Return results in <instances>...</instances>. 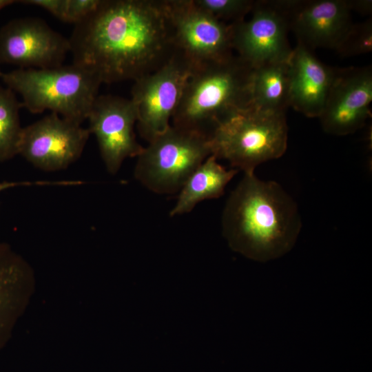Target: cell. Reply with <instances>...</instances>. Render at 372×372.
Listing matches in <instances>:
<instances>
[{
    "label": "cell",
    "instance_id": "obj_1",
    "mask_svg": "<svg viewBox=\"0 0 372 372\" xmlns=\"http://www.w3.org/2000/svg\"><path fill=\"white\" fill-rule=\"evenodd\" d=\"M69 41L72 63L102 83L134 81L177 50L167 0H101L74 25Z\"/></svg>",
    "mask_w": 372,
    "mask_h": 372
},
{
    "label": "cell",
    "instance_id": "obj_2",
    "mask_svg": "<svg viewBox=\"0 0 372 372\" xmlns=\"http://www.w3.org/2000/svg\"><path fill=\"white\" fill-rule=\"evenodd\" d=\"M221 225L234 251L267 262L293 248L302 221L297 203L280 184L252 173L244 174L227 198Z\"/></svg>",
    "mask_w": 372,
    "mask_h": 372
},
{
    "label": "cell",
    "instance_id": "obj_3",
    "mask_svg": "<svg viewBox=\"0 0 372 372\" xmlns=\"http://www.w3.org/2000/svg\"><path fill=\"white\" fill-rule=\"evenodd\" d=\"M253 68L238 55L195 65L172 125L209 135L229 112L250 105Z\"/></svg>",
    "mask_w": 372,
    "mask_h": 372
},
{
    "label": "cell",
    "instance_id": "obj_4",
    "mask_svg": "<svg viewBox=\"0 0 372 372\" xmlns=\"http://www.w3.org/2000/svg\"><path fill=\"white\" fill-rule=\"evenodd\" d=\"M286 112L251 106L235 110L220 119L209 135L211 155L227 161L244 174L277 159L287 147Z\"/></svg>",
    "mask_w": 372,
    "mask_h": 372
},
{
    "label": "cell",
    "instance_id": "obj_5",
    "mask_svg": "<svg viewBox=\"0 0 372 372\" xmlns=\"http://www.w3.org/2000/svg\"><path fill=\"white\" fill-rule=\"evenodd\" d=\"M7 87L21 96L33 114L50 110L79 124L87 118L102 83L74 63L50 68H19L2 73Z\"/></svg>",
    "mask_w": 372,
    "mask_h": 372
},
{
    "label": "cell",
    "instance_id": "obj_6",
    "mask_svg": "<svg viewBox=\"0 0 372 372\" xmlns=\"http://www.w3.org/2000/svg\"><path fill=\"white\" fill-rule=\"evenodd\" d=\"M211 155L207 135L170 125L143 147L136 157L134 175L154 193L173 194Z\"/></svg>",
    "mask_w": 372,
    "mask_h": 372
},
{
    "label": "cell",
    "instance_id": "obj_7",
    "mask_svg": "<svg viewBox=\"0 0 372 372\" xmlns=\"http://www.w3.org/2000/svg\"><path fill=\"white\" fill-rule=\"evenodd\" d=\"M194 67L177 49L161 68L134 81L130 99L136 110L138 132L148 143L170 126Z\"/></svg>",
    "mask_w": 372,
    "mask_h": 372
},
{
    "label": "cell",
    "instance_id": "obj_8",
    "mask_svg": "<svg viewBox=\"0 0 372 372\" xmlns=\"http://www.w3.org/2000/svg\"><path fill=\"white\" fill-rule=\"evenodd\" d=\"M295 1H255L251 17L231 25L233 50L244 61L256 68L288 61L293 48L287 34L289 14Z\"/></svg>",
    "mask_w": 372,
    "mask_h": 372
},
{
    "label": "cell",
    "instance_id": "obj_9",
    "mask_svg": "<svg viewBox=\"0 0 372 372\" xmlns=\"http://www.w3.org/2000/svg\"><path fill=\"white\" fill-rule=\"evenodd\" d=\"M90 135L87 128L52 112L23 127L19 154L41 170L64 169L80 158Z\"/></svg>",
    "mask_w": 372,
    "mask_h": 372
},
{
    "label": "cell",
    "instance_id": "obj_10",
    "mask_svg": "<svg viewBox=\"0 0 372 372\" xmlns=\"http://www.w3.org/2000/svg\"><path fill=\"white\" fill-rule=\"evenodd\" d=\"M176 48L195 65L233 54L231 25L197 7L193 0H167Z\"/></svg>",
    "mask_w": 372,
    "mask_h": 372
},
{
    "label": "cell",
    "instance_id": "obj_11",
    "mask_svg": "<svg viewBox=\"0 0 372 372\" xmlns=\"http://www.w3.org/2000/svg\"><path fill=\"white\" fill-rule=\"evenodd\" d=\"M70 52L69 39L39 18L14 19L0 29V63L19 68H50L63 65Z\"/></svg>",
    "mask_w": 372,
    "mask_h": 372
},
{
    "label": "cell",
    "instance_id": "obj_12",
    "mask_svg": "<svg viewBox=\"0 0 372 372\" xmlns=\"http://www.w3.org/2000/svg\"><path fill=\"white\" fill-rule=\"evenodd\" d=\"M107 170L115 174L127 158L137 157L143 147L134 131L137 112L131 99L99 95L87 118Z\"/></svg>",
    "mask_w": 372,
    "mask_h": 372
},
{
    "label": "cell",
    "instance_id": "obj_13",
    "mask_svg": "<svg viewBox=\"0 0 372 372\" xmlns=\"http://www.w3.org/2000/svg\"><path fill=\"white\" fill-rule=\"evenodd\" d=\"M371 66L336 69L323 110L319 116L323 130L345 136L362 127L371 116Z\"/></svg>",
    "mask_w": 372,
    "mask_h": 372
},
{
    "label": "cell",
    "instance_id": "obj_14",
    "mask_svg": "<svg viewBox=\"0 0 372 372\" xmlns=\"http://www.w3.org/2000/svg\"><path fill=\"white\" fill-rule=\"evenodd\" d=\"M347 0L296 1L290 12L289 26L298 42L313 50H335L353 23Z\"/></svg>",
    "mask_w": 372,
    "mask_h": 372
},
{
    "label": "cell",
    "instance_id": "obj_15",
    "mask_svg": "<svg viewBox=\"0 0 372 372\" xmlns=\"http://www.w3.org/2000/svg\"><path fill=\"white\" fill-rule=\"evenodd\" d=\"M289 106L304 116L319 118L330 91L335 70L322 63L298 42L288 61Z\"/></svg>",
    "mask_w": 372,
    "mask_h": 372
},
{
    "label": "cell",
    "instance_id": "obj_16",
    "mask_svg": "<svg viewBox=\"0 0 372 372\" xmlns=\"http://www.w3.org/2000/svg\"><path fill=\"white\" fill-rule=\"evenodd\" d=\"M239 171L227 169L211 155L189 176L180 190L170 216L190 212L200 202L218 198L223 195L227 185Z\"/></svg>",
    "mask_w": 372,
    "mask_h": 372
},
{
    "label": "cell",
    "instance_id": "obj_17",
    "mask_svg": "<svg viewBox=\"0 0 372 372\" xmlns=\"http://www.w3.org/2000/svg\"><path fill=\"white\" fill-rule=\"evenodd\" d=\"M288 61L253 68L249 106L263 110L286 112L289 107Z\"/></svg>",
    "mask_w": 372,
    "mask_h": 372
},
{
    "label": "cell",
    "instance_id": "obj_18",
    "mask_svg": "<svg viewBox=\"0 0 372 372\" xmlns=\"http://www.w3.org/2000/svg\"><path fill=\"white\" fill-rule=\"evenodd\" d=\"M22 107L14 92L0 86V162L19 154L23 127L20 124L19 110Z\"/></svg>",
    "mask_w": 372,
    "mask_h": 372
},
{
    "label": "cell",
    "instance_id": "obj_19",
    "mask_svg": "<svg viewBox=\"0 0 372 372\" xmlns=\"http://www.w3.org/2000/svg\"><path fill=\"white\" fill-rule=\"evenodd\" d=\"M21 270L19 258L7 246L0 244V335L10 321L12 291Z\"/></svg>",
    "mask_w": 372,
    "mask_h": 372
},
{
    "label": "cell",
    "instance_id": "obj_20",
    "mask_svg": "<svg viewBox=\"0 0 372 372\" xmlns=\"http://www.w3.org/2000/svg\"><path fill=\"white\" fill-rule=\"evenodd\" d=\"M194 4L216 19L228 23L245 19L254 7L251 0H193ZM229 24V23H228Z\"/></svg>",
    "mask_w": 372,
    "mask_h": 372
},
{
    "label": "cell",
    "instance_id": "obj_21",
    "mask_svg": "<svg viewBox=\"0 0 372 372\" xmlns=\"http://www.w3.org/2000/svg\"><path fill=\"white\" fill-rule=\"evenodd\" d=\"M372 50V23L368 19L364 23L353 24L343 41L336 49L343 56H355Z\"/></svg>",
    "mask_w": 372,
    "mask_h": 372
},
{
    "label": "cell",
    "instance_id": "obj_22",
    "mask_svg": "<svg viewBox=\"0 0 372 372\" xmlns=\"http://www.w3.org/2000/svg\"><path fill=\"white\" fill-rule=\"evenodd\" d=\"M101 0H68V8L65 22L79 23L99 6Z\"/></svg>",
    "mask_w": 372,
    "mask_h": 372
},
{
    "label": "cell",
    "instance_id": "obj_23",
    "mask_svg": "<svg viewBox=\"0 0 372 372\" xmlns=\"http://www.w3.org/2000/svg\"><path fill=\"white\" fill-rule=\"evenodd\" d=\"M19 2L41 7L65 22L68 0H24Z\"/></svg>",
    "mask_w": 372,
    "mask_h": 372
},
{
    "label": "cell",
    "instance_id": "obj_24",
    "mask_svg": "<svg viewBox=\"0 0 372 372\" xmlns=\"http://www.w3.org/2000/svg\"><path fill=\"white\" fill-rule=\"evenodd\" d=\"M76 180H60V181H1L0 182V194L4 190L22 186L32 185H76Z\"/></svg>",
    "mask_w": 372,
    "mask_h": 372
},
{
    "label": "cell",
    "instance_id": "obj_25",
    "mask_svg": "<svg viewBox=\"0 0 372 372\" xmlns=\"http://www.w3.org/2000/svg\"><path fill=\"white\" fill-rule=\"evenodd\" d=\"M351 10L362 14H369L371 11V1H349Z\"/></svg>",
    "mask_w": 372,
    "mask_h": 372
},
{
    "label": "cell",
    "instance_id": "obj_26",
    "mask_svg": "<svg viewBox=\"0 0 372 372\" xmlns=\"http://www.w3.org/2000/svg\"><path fill=\"white\" fill-rule=\"evenodd\" d=\"M15 2L12 0H0V10Z\"/></svg>",
    "mask_w": 372,
    "mask_h": 372
},
{
    "label": "cell",
    "instance_id": "obj_27",
    "mask_svg": "<svg viewBox=\"0 0 372 372\" xmlns=\"http://www.w3.org/2000/svg\"><path fill=\"white\" fill-rule=\"evenodd\" d=\"M2 73H3V72H1V70H0V77H1V74H2Z\"/></svg>",
    "mask_w": 372,
    "mask_h": 372
}]
</instances>
